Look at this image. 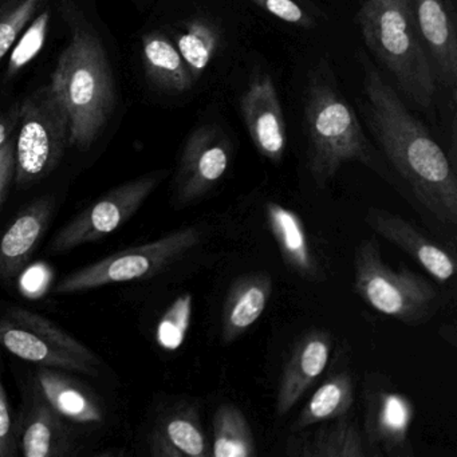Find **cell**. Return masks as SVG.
I'll list each match as a JSON object with an SVG mask.
<instances>
[{
	"mask_svg": "<svg viewBox=\"0 0 457 457\" xmlns=\"http://www.w3.org/2000/svg\"><path fill=\"white\" fill-rule=\"evenodd\" d=\"M361 55L363 113L374 138L422 208L444 226H456L454 165L429 129L406 108L397 90L365 55Z\"/></svg>",
	"mask_w": 457,
	"mask_h": 457,
	"instance_id": "cell-1",
	"label": "cell"
},
{
	"mask_svg": "<svg viewBox=\"0 0 457 457\" xmlns=\"http://www.w3.org/2000/svg\"><path fill=\"white\" fill-rule=\"evenodd\" d=\"M303 128L307 168L320 188L328 187L347 162H360L384 175L376 149L328 63L320 62L310 74Z\"/></svg>",
	"mask_w": 457,
	"mask_h": 457,
	"instance_id": "cell-2",
	"label": "cell"
},
{
	"mask_svg": "<svg viewBox=\"0 0 457 457\" xmlns=\"http://www.w3.org/2000/svg\"><path fill=\"white\" fill-rule=\"evenodd\" d=\"M52 87L71 119V145L87 151L111 119L116 87L108 55L98 37L76 26L58 58Z\"/></svg>",
	"mask_w": 457,
	"mask_h": 457,
	"instance_id": "cell-3",
	"label": "cell"
},
{
	"mask_svg": "<svg viewBox=\"0 0 457 457\" xmlns=\"http://www.w3.org/2000/svg\"><path fill=\"white\" fill-rule=\"evenodd\" d=\"M366 47L422 111L432 108L435 71L420 36L413 0H363L357 15Z\"/></svg>",
	"mask_w": 457,
	"mask_h": 457,
	"instance_id": "cell-4",
	"label": "cell"
},
{
	"mask_svg": "<svg viewBox=\"0 0 457 457\" xmlns=\"http://www.w3.org/2000/svg\"><path fill=\"white\" fill-rule=\"evenodd\" d=\"M354 290L379 314L409 326L425 325L443 307L429 280L409 269L395 271L385 263L376 237L363 239L355 248Z\"/></svg>",
	"mask_w": 457,
	"mask_h": 457,
	"instance_id": "cell-5",
	"label": "cell"
},
{
	"mask_svg": "<svg viewBox=\"0 0 457 457\" xmlns=\"http://www.w3.org/2000/svg\"><path fill=\"white\" fill-rule=\"evenodd\" d=\"M15 183L29 187L49 176L71 145V119L52 85L39 87L20 109Z\"/></svg>",
	"mask_w": 457,
	"mask_h": 457,
	"instance_id": "cell-6",
	"label": "cell"
},
{
	"mask_svg": "<svg viewBox=\"0 0 457 457\" xmlns=\"http://www.w3.org/2000/svg\"><path fill=\"white\" fill-rule=\"evenodd\" d=\"M0 346L21 360L62 371L98 377L103 366L98 355L79 339L20 306L0 314Z\"/></svg>",
	"mask_w": 457,
	"mask_h": 457,
	"instance_id": "cell-7",
	"label": "cell"
},
{
	"mask_svg": "<svg viewBox=\"0 0 457 457\" xmlns=\"http://www.w3.org/2000/svg\"><path fill=\"white\" fill-rule=\"evenodd\" d=\"M202 231L186 227L160 239L112 253L66 275L54 287L60 295L84 293L104 286L145 279L168 269L200 245Z\"/></svg>",
	"mask_w": 457,
	"mask_h": 457,
	"instance_id": "cell-8",
	"label": "cell"
},
{
	"mask_svg": "<svg viewBox=\"0 0 457 457\" xmlns=\"http://www.w3.org/2000/svg\"><path fill=\"white\" fill-rule=\"evenodd\" d=\"M167 170L146 173L106 192L58 231L50 253L61 255L87 243L97 242L124 226L167 178Z\"/></svg>",
	"mask_w": 457,
	"mask_h": 457,
	"instance_id": "cell-9",
	"label": "cell"
},
{
	"mask_svg": "<svg viewBox=\"0 0 457 457\" xmlns=\"http://www.w3.org/2000/svg\"><path fill=\"white\" fill-rule=\"evenodd\" d=\"M232 143L218 125L196 128L187 138L173 179L176 208L196 204L220 184L232 159Z\"/></svg>",
	"mask_w": 457,
	"mask_h": 457,
	"instance_id": "cell-10",
	"label": "cell"
},
{
	"mask_svg": "<svg viewBox=\"0 0 457 457\" xmlns=\"http://www.w3.org/2000/svg\"><path fill=\"white\" fill-rule=\"evenodd\" d=\"M414 405L403 393L371 378L363 389L362 436L369 457H411Z\"/></svg>",
	"mask_w": 457,
	"mask_h": 457,
	"instance_id": "cell-11",
	"label": "cell"
},
{
	"mask_svg": "<svg viewBox=\"0 0 457 457\" xmlns=\"http://www.w3.org/2000/svg\"><path fill=\"white\" fill-rule=\"evenodd\" d=\"M240 112L256 151L272 164H279L287 148V125L269 74L253 79L240 98Z\"/></svg>",
	"mask_w": 457,
	"mask_h": 457,
	"instance_id": "cell-12",
	"label": "cell"
},
{
	"mask_svg": "<svg viewBox=\"0 0 457 457\" xmlns=\"http://www.w3.org/2000/svg\"><path fill=\"white\" fill-rule=\"evenodd\" d=\"M331 346V334L322 328H312L295 342L278 385L275 403L278 416L287 414L320 378L330 360Z\"/></svg>",
	"mask_w": 457,
	"mask_h": 457,
	"instance_id": "cell-13",
	"label": "cell"
},
{
	"mask_svg": "<svg viewBox=\"0 0 457 457\" xmlns=\"http://www.w3.org/2000/svg\"><path fill=\"white\" fill-rule=\"evenodd\" d=\"M15 430L18 449L26 457H66L76 451V440L66 419L47 403L36 385Z\"/></svg>",
	"mask_w": 457,
	"mask_h": 457,
	"instance_id": "cell-14",
	"label": "cell"
},
{
	"mask_svg": "<svg viewBox=\"0 0 457 457\" xmlns=\"http://www.w3.org/2000/svg\"><path fill=\"white\" fill-rule=\"evenodd\" d=\"M365 221L376 234L405 251L438 282L445 283L453 278L454 259L405 219L381 208L369 207Z\"/></svg>",
	"mask_w": 457,
	"mask_h": 457,
	"instance_id": "cell-15",
	"label": "cell"
},
{
	"mask_svg": "<svg viewBox=\"0 0 457 457\" xmlns=\"http://www.w3.org/2000/svg\"><path fill=\"white\" fill-rule=\"evenodd\" d=\"M420 36L440 81L454 90L457 82V31L448 0H413Z\"/></svg>",
	"mask_w": 457,
	"mask_h": 457,
	"instance_id": "cell-16",
	"label": "cell"
},
{
	"mask_svg": "<svg viewBox=\"0 0 457 457\" xmlns=\"http://www.w3.org/2000/svg\"><path fill=\"white\" fill-rule=\"evenodd\" d=\"M148 445L154 457L210 456L196 403H179L160 414L149 432Z\"/></svg>",
	"mask_w": 457,
	"mask_h": 457,
	"instance_id": "cell-17",
	"label": "cell"
},
{
	"mask_svg": "<svg viewBox=\"0 0 457 457\" xmlns=\"http://www.w3.org/2000/svg\"><path fill=\"white\" fill-rule=\"evenodd\" d=\"M272 287L271 275L264 271L250 272L232 283L221 312V344H232L258 322L266 312Z\"/></svg>",
	"mask_w": 457,
	"mask_h": 457,
	"instance_id": "cell-18",
	"label": "cell"
},
{
	"mask_svg": "<svg viewBox=\"0 0 457 457\" xmlns=\"http://www.w3.org/2000/svg\"><path fill=\"white\" fill-rule=\"evenodd\" d=\"M53 203L39 199L17 216L0 239V280L14 279L25 270L46 232Z\"/></svg>",
	"mask_w": 457,
	"mask_h": 457,
	"instance_id": "cell-19",
	"label": "cell"
},
{
	"mask_svg": "<svg viewBox=\"0 0 457 457\" xmlns=\"http://www.w3.org/2000/svg\"><path fill=\"white\" fill-rule=\"evenodd\" d=\"M264 211L267 227L277 243L283 263L302 279L310 282L325 280V274L310 247L301 216L275 202H267Z\"/></svg>",
	"mask_w": 457,
	"mask_h": 457,
	"instance_id": "cell-20",
	"label": "cell"
},
{
	"mask_svg": "<svg viewBox=\"0 0 457 457\" xmlns=\"http://www.w3.org/2000/svg\"><path fill=\"white\" fill-rule=\"evenodd\" d=\"M34 385L47 403L69 421L77 424H101L104 411L96 395L82 384L58 369L41 366Z\"/></svg>",
	"mask_w": 457,
	"mask_h": 457,
	"instance_id": "cell-21",
	"label": "cell"
},
{
	"mask_svg": "<svg viewBox=\"0 0 457 457\" xmlns=\"http://www.w3.org/2000/svg\"><path fill=\"white\" fill-rule=\"evenodd\" d=\"M322 422L314 432L293 435L286 444V454L293 457H369L362 430L345 416Z\"/></svg>",
	"mask_w": 457,
	"mask_h": 457,
	"instance_id": "cell-22",
	"label": "cell"
},
{
	"mask_svg": "<svg viewBox=\"0 0 457 457\" xmlns=\"http://www.w3.org/2000/svg\"><path fill=\"white\" fill-rule=\"evenodd\" d=\"M143 61L146 76L159 89L179 95L194 87L188 66L165 34L154 31L143 37Z\"/></svg>",
	"mask_w": 457,
	"mask_h": 457,
	"instance_id": "cell-23",
	"label": "cell"
},
{
	"mask_svg": "<svg viewBox=\"0 0 457 457\" xmlns=\"http://www.w3.org/2000/svg\"><path fill=\"white\" fill-rule=\"evenodd\" d=\"M354 403V379L347 371L328 377L301 409L291 425L293 433L302 432L312 425L347 416Z\"/></svg>",
	"mask_w": 457,
	"mask_h": 457,
	"instance_id": "cell-24",
	"label": "cell"
},
{
	"mask_svg": "<svg viewBox=\"0 0 457 457\" xmlns=\"http://www.w3.org/2000/svg\"><path fill=\"white\" fill-rule=\"evenodd\" d=\"M215 457H253L255 436L245 411L234 403H221L213 414L212 448Z\"/></svg>",
	"mask_w": 457,
	"mask_h": 457,
	"instance_id": "cell-25",
	"label": "cell"
},
{
	"mask_svg": "<svg viewBox=\"0 0 457 457\" xmlns=\"http://www.w3.org/2000/svg\"><path fill=\"white\" fill-rule=\"evenodd\" d=\"M220 33L218 28L205 20L191 21L176 39V46L188 66L195 82L200 79L212 62L219 46Z\"/></svg>",
	"mask_w": 457,
	"mask_h": 457,
	"instance_id": "cell-26",
	"label": "cell"
},
{
	"mask_svg": "<svg viewBox=\"0 0 457 457\" xmlns=\"http://www.w3.org/2000/svg\"><path fill=\"white\" fill-rule=\"evenodd\" d=\"M194 312V296L181 294L173 301L157 325L156 339L162 349L175 352L186 341Z\"/></svg>",
	"mask_w": 457,
	"mask_h": 457,
	"instance_id": "cell-27",
	"label": "cell"
},
{
	"mask_svg": "<svg viewBox=\"0 0 457 457\" xmlns=\"http://www.w3.org/2000/svg\"><path fill=\"white\" fill-rule=\"evenodd\" d=\"M41 4L42 0H12L0 9V62L28 28Z\"/></svg>",
	"mask_w": 457,
	"mask_h": 457,
	"instance_id": "cell-28",
	"label": "cell"
},
{
	"mask_svg": "<svg viewBox=\"0 0 457 457\" xmlns=\"http://www.w3.org/2000/svg\"><path fill=\"white\" fill-rule=\"evenodd\" d=\"M49 22V12H44L33 22L29 23V28L26 29L20 41L15 42V47L10 55L9 65H7L9 76H14L18 71H22L44 49Z\"/></svg>",
	"mask_w": 457,
	"mask_h": 457,
	"instance_id": "cell-29",
	"label": "cell"
},
{
	"mask_svg": "<svg viewBox=\"0 0 457 457\" xmlns=\"http://www.w3.org/2000/svg\"><path fill=\"white\" fill-rule=\"evenodd\" d=\"M250 2L288 25L303 29H312L315 26L312 15L296 0H250Z\"/></svg>",
	"mask_w": 457,
	"mask_h": 457,
	"instance_id": "cell-30",
	"label": "cell"
},
{
	"mask_svg": "<svg viewBox=\"0 0 457 457\" xmlns=\"http://www.w3.org/2000/svg\"><path fill=\"white\" fill-rule=\"evenodd\" d=\"M17 428L12 421V409L7 400L4 381L0 378V457L17 454Z\"/></svg>",
	"mask_w": 457,
	"mask_h": 457,
	"instance_id": "cell-31",
	"label": "cell"
},
{
	"mask_svg": "<svg viewBox=\"0 0 457 457\" xmlns=\"http://www.w3.org/2000/svg\"><path fill=\"white\" fill-rule=\"evenodd\" d=\"M15 175V138L0 146V208L4 205Z\"/></svg>",
	"mask_w": 457,
	"mask_h": 457,
	"instance_id": "cell-32",
	"label": "cell"
},
{
	"mask_svg": "<svg viewBox=\"0 0 457 457\" xmlns=\"http://www.w3.org/2000/svg\"><path fill=\"white\" fill-rule=\"evenodd\" d=\"M14 124H7L4 120L0 119V146L4 145L10 138L14 137Z\"/></svg>",
	"mask_w": 457,
	"mask_h": 457,
	"instance_id": "cell-33",
	"label": "cell"
}]
</instances>
